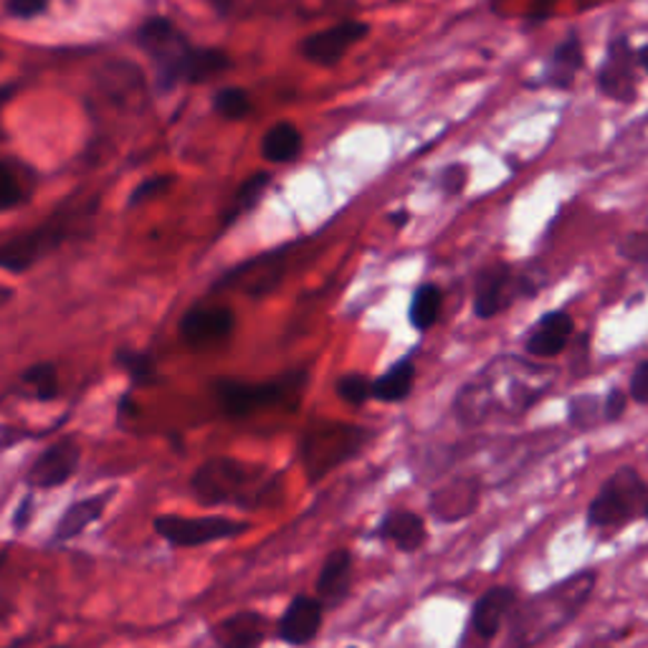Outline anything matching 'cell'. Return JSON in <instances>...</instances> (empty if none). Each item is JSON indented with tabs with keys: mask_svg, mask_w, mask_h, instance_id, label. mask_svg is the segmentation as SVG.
Wrapping results in <instances>:
<instances>
[{
	"mask_svg": "<svg viewBox=\"0 0 648 648\" xmlns=\"http://www.w3.org/2000/svg\"><path fill=\"white\" fill-rule=\"evenodd\" d=\"M29 514H31V499H26L23 507L18 509V517H16V527H18V530H23V527L29 524Z\"/></svg>",
	"mask_w": 648,
	"mask_h": 648,
	"instance_id": "39",
	"label": "cell"
},
{
	"mask_svg": "<svg viewBox=\"0 0 648 648\" xmlns=\"http://www.w3.org/2000/svg\"><path fill=\"white\" fill-rule=\"evenodd\" d=\"M443 310V292L436 284H421L419 289L413 292L409 320L413 324V330L429 332L433 324L439 322Z\"/></svg>",
	"mask_w": 648,
	"mask_h": 648,
	"instance_id": "24",
	"label": "cell"
},
{
	"mask_svg": "<svg viewBox=\"0 0 648 648\" xmlns=\"http://www.w3.org/2000/svg\"><path fill=\"white\" fill-rule=\"evenodd\" d=\"M81 449L73 441L53 443L51 449H46L36 464L29 471V484L36 489H53L61 487L63 481H69L73 471L79 467Z\"/></svg>",
	"mask_w": 648,
	"mask_h": 648,
	"instance_id": "14",
	"label": "cell"
},
{
	"mask_svg": "<svg viewBox=\"0 0 648 648\" xmlns=\"http://www.w3.org/2000/svg\"><path fill=\"white\" fill-rule=\"evenodd\" d=\"M624 413H626V395L620 393V391H616V387H613V391H610L606 395V401H603V421L613 423Z\"/></svg>",
	"mask_w": 648,
	"mask_h": 648,
	"instance_id": "37",
	"label": "cell"
},
{
	"mask_svg": "<svg viewBox=\"0 0 648 648\" xmlns=\"http://www.w3.org/2000/svg\"><path fill=\"white\" fill-rule=\"evenodd\" d=\"M636 63H641V67L648 71V46H644V49H638V53H636Z\"/></svg>",
	"mask_w": 648,
	"mask_h": 648,
	"instance_id": "42",
	"label": "cell"
},
{
	"mask_svg": "<svg viewBox=\"0 0 648 648\" xmlns=\"http://www.w3.org/2000/svg\"><path fill=\"white\" fill-rule=\"evenodd\" d=\"M193 494L200 504H234L238 509H262L279 502L282 477L262 464L218 456L208 459L193 474Z\"/></svg>",
	"mask_w": 648,
	"mask_h": 648,
	"instance_id": "1",
	"label": "cell"
},
{
	"mask_svg": "<svg viewBox=\"0 0 648 648\" xmlns=\"http://www.w3.org/2000/svg\"><path fill=\"white\" fill-rule=\"evenodd\" d=\"M409 218H411L409 210H397V213H393V216H391L395 228H405V224H409Z\"/></svg>",
	"mask_w": 648,
	"mask_h": 648,
	"instance_id": "40",
	"label": "cell"
},
{
	"mask_svg": "<svg viewBox=\"0 0 648 648\" xmlns=\"http://www.w3.org/2000/svg\"><path fill=\"white\" fill-rule=\"evenodd\" d=\"M620 256L631 258V262L638 264H648V230H641V234H631L620 240L618 246Z\"/></svg>",
	"mask_w": 648,
	"mask_h": 648,
	"instance_id": "34",
	"label": "cell"
},
{
	"mask_svg": "<svg viewBox=\"0 0 648 648\" xmlns=\"http://www.w3.org/2000/svg\"><path fill=\"white\" fill-rule=\"evenodd\" d=\"M117 363L119 367L127 370L129 377H132L137 385H153L157 381L153 360L140 353V350H119Z\"/></svg>",
	"mask_w": 648,
	"mask_h": 648,
	"instance_id": "28",
	"label": "cell"
},
{
	"mask_svg": "<svg viewBox=\"0 0 648 648\" xmlns=\"http://www.w3.org/2000/svg\"><path fill=\"white\" fill-rule=\"evenodd\" d=\"M252 530V524L228 517H180L163 514L155 520V532L178 548H198V544L230 540Z\"/></svg>",
	"mask_w": 648,
	"mask_h": 648,
	"instance_id": "8",
	"label": "cell"
},
{
	"mask_svg": "<svg viewBox=\"0 0 648 648\" xmlns=\"http://www.w3.org/2000/svg\"><path fill=\"white\" fill-rule=\"evenodd\" d=\"M23 200V183L11 165L0 163V210H11Z\"/></svg>",
	"mask_w": 648,
	"mask_h": 648,
	"instance_id": "32",
	"label": "cell"
},
{
	"mask_svg": "<svg viewBox=\"0 0 648 648\" xmlns=\"http://www.w3.org/2000/svg\"><path fill=\"white\" fill-rule=\"evenodd\" d=\"M572 332H576V322H572L568 312H548L527 335L524 350L540 360L558 357L568 347Z\"/></svg>",
	"mask_w": 648,
	"mask_h": 648,
	"instance_id": "15",
	"label": "cell"
},
{
	"mask_svg": "<svg viewBox=\"0 0 648 648\" xmlns=\"http://www.w3.org/2000/svg\"><path fill=\"white\" fill-rule=\"evenodd\" d=\"M367 33H370L367 23H360V21L337 23L327 31H320L310 36V39H304L302 53H304V59H310L312 63H320V67H335V63L345 57L350 46L363 41Z\"/></svg>",
	"mask_w": 648,
	"mask_h": 648,
	"instance_id": "11",
	"label": "cell"
},
{
	"mask_svg": "<svg viewBox=\"0 0 648 648\" xmlns=\"http://www.w3.org/2000/svg\"><path fill=\"white\" fill-rule=\"evenodd\" d=\"M49 0H8V8H11L13 16L21 18H33L46 11Z\"/></svg>",
	"mask_w": 648,
	"mask_h": 648,
	"instance_id": "38",
	"label": "cell"
},
{
	"mask_svg": "<svg viewBox=\"0 0 648 648\" xmlns=\"http://www.w3.org/2000/svg\"><path fill=\"white\" fill-rule=\"evenodd\" d=\"M582 43L578 36H570V39H564L558 49H554V59H552V69H550V81L554 87L560 89H570L572 87V79H576V73L582 69Z\"/></svg>",
	"mask_w": 648,
	"mask_h": 648,
	"instance_id": "25",
	"label": "cell"
},
{
	"mask_svg": "<svg viewBox=\"0 0 648 648\" xmlns=\"http://www.w3.org/2000/svg\"><path fill=\"white\" fill-rule=\"evenodd\" d=\"M3 560H6V552H3V554H0V562H3Z\"/></svg>",
	"mask_w": 648,
	"mask_h": 648,
	"instance_id": "46",
	"label": "cell"
},
{
	"mask_svg": "<svg viewBox=\"0 0 648 648\" xmlns=\"http://www.w3.org/2000/svg\"><path fill=\"white\" fill-rule=\"evenodd\" d=\"M377 537L401 552H419L429 540V530H425L423 517L409 512V509H395L383 517Z\"/></svg>",
	"mask_w": 648,
	"mask_h": 648,
	"instance_id": "16",
	"label": "cell"
},
{
	"mask_svg": "<svg viewBox=\"0 0 648 648\" xmlns=\"http://www.w3.org/2000/svg\"><path fill=\"white\" fill-rule=\"evenodd\" d=\"M11 294H13L11 289H0V304H3V302H6L8 296H11Z\"/></svg>",
	"mask_w": 648,
	"mask_h": 648,
	"instance_id": "44",
	"label": "cell"
},
{
	"mask_svg": "<svg viewBox=\"0 0 648 648\" xmlns=\"http://www.w3.org/2000/svg\"><path fill=\"white\" fill-rule=\"evenodd\" d=\"M494 411V395L489 391L484 377L474 383H467L459 395L453 397V413L464 425H481Z\"/></svg>",
	"mask_w": 648,
	"mask_h": 648,
	"instance_id": "19",
	"label": "cell"
},
{
	"mask_svg": "<svg viewBox=\"0 0 648 648\" xmlns=\"http://www.w3.org/2000/svg\"><path fill=\"white\" fill-rule=\"evenodd\" d=\"M268 183H272V175H268V173H256L244 185H240V190L236 193V200H234V210H230L228 220H234L236 216H240V213L252 210L256 206V203H258V198L264 196V190L268 188Z\"/></svg>",
	"mask_w": 648,
	"mask_h": 648,
	"instance_id": "31",
	"label": "cell"
},
{
	"mask_svg": "<svg viewBox=\"0 0 648 648\" xmlns=\"http://www.w3.org/2000/svg\"><path fill=\"white\" fill-rule=\"evenodd\" d=\"M13 89H16V87H6V89H0V107H3V101L13 95Z\"/></svg>",
	"mask_w": 648,
	"mask_h": 648,
	"instance_id": "43",
	"label": "cell"
},
{
	"mask_svg": "<svg viewBox=\"0 0 648 648\" xmlns=\"http://www.w3.org/2000/svg\"><path fill=\"white\" fill-rule=\"evenodd\" d=\"M350 586H353V552H330L317 578V598L322 606H340L347 598Z\"/></svg>",
	"mask_w": 648,
	"mask_h": 648,
	"instance_id": "17",
	"label": "cell"
},
{
	"mask_svg": "<svg viewBox=\"0 0 648 648\" xmlns=\"http://www.w3.org/2000/svg\"><path fill=\"white\" fill-rule=\"evenodd\" d=\"M636 53L631 51L626 39H616L610 43L608 57L603 61V67L598 71V89L603 91L608 99L624 101V105H631L636 99Z\"/></svg>",
	"mask_w": 648,
	"mask_h": 648,
	"instance_id": "10",
	"label": "cell"
},
{
	"mask_svg": "<svg viewBox=\"0 0 648 648\" xmlns=\"http://www.w3.org/2000/svg\"><path fill=\"white\" fill-rule=\"evenodd\" d=\"M373 431L353 423L317 421L310 423L300 441V459L310 481H320L365 449Z\"/></svg>",
	"mask_w": 648,
	"mask_h": 648,
	"instance_id": "4",
	"label": "cell"
},
{
	"mask_svg": "<svg viewBox=\"0 0 648 648\" xmlns=\"http://www.w3.org/2000/svg\"><path fill=\"white\" fill-rule=\"evenodd\" d=\"M112 497H115V489H109V492H105V494H97V497L81 499V502H73L59 520V527H57L59 540H71V537H77V534L85 532L91 522L99 520L101 512H105L107 502Z\"/></svg>",
	"mask_w": 648,
	"mask_h": 648,
	"instance_id": "20",
	"label": "cell"
},
{
	"mask_svg": "<svg viewBox=\"0 0 648 648\" xmlns=\"http://www.w3.org/2000/svg\"><path fill=\"white\" fill-rule=\"evenodd\" d=\"M648 502V484L634 467L618 469L588 507V524L598 527H624L634 517L644 514Z\"/></svg>",
	"mask_w": 648,
	"mask_h": 648,
	"instance_id": "5",
	"label": "cell"
},
{
	"mask_svg": "<svg viewBox=\"0 0 648 648\" xmlns=\"http://www.w3.org/2000/svg\"><path fill=\"white\" fill-rule=\"evenodd\" d=\"M517 592L509 586H494L481 596L474 608H471L469 628L474 631L479 641H492L502 631L509 616L514 613Z\"/></svg>",
	"mask_w": 648,
	"mask_h": 648,
	"instance_id": "12",
	"label": "cell"
},
{
	"mask_svg": "<svg viewBox=\"0 0 648 648\" xmlns=\"http://www.w3.org/2000/svg\"><path fill=\"white\" fill-rule=\"evenodd\" d=\"M568 419L576 429H592L598 419H603V403H600L596 395L570 397Z\"/></svg>",
	"mask_w": 648,
	"mask_h": 648,
	"instance_id": "29",
	"label": "cell"
},
{
	"mask_svg": "<svg viewBox=\"0 0 648 648\" xmlns=\"http://www.w3.org/2000/svg\"><path fill=\"white\" fill-rule=\"evenodd\" d=\"M598 576L592 570H582L578 576L558 582L548 590L537 592L524 606L512 613V628H509V641L517 646H534L560 634L564 626L572 624L588 603L596 588Z\"/></svg>",
	"mask_w": 648,
	"mask_h": 648,
	"instance_id": "2",
	"label": "cell"
},
{
	"mask_svg": "<svg viewBox=\"0 0 648 648\" xmlns=\"http://www.w3.org/2000/svg\"><path fill=\"white\" fill-rule=\"evenodd\" d=\"M73 224H79V216L73 218L71 213L63 210L51 220H46L41 228L31 230V234L8 240V244L0 246V268L13 274L29 272L39 258L61 246V240L71 234Z\"/></svg>",
	"mask_w": 648,
	"mask_h": 648,
	"instance_id": "7",
	"label": "cell"
},
{
	"mask_svg": "<svg viewBox=\"0 0 648 648\" xmlns=\"http://www.w3.org/2000/svg\"><path fill=\"white\" fill-rule=\"evenodd\" d=\"M230 3H234V0H210V6L216 8L218 13H228V8H230Z\"/></svg>",
	"mask_w": 648,
	"mask_h": 648,
	"instance_id": "41",
	"label": "cell"
},
{
	"mask_svg": "<svg viewBox=\"0 0 648 648\" xmlns=\"http://www.w3.org/2000/svg\"><path fill=\"white\" fill-rule=\"evenodd\" d=\"M213 107H216V112L226 119H244L252 112V99H248L244 89L228 87L218 91L216 99H213Z\"/></svg>",
	"mask_w": 648,
	"mask_h": 648,
	"instance_id": "30",
	"label": "cell"
},
{
	"mask_svg": "<svg viewBox=\"0 0 648 648\" xmlns=\"http://www.w3.org/2000/svg\"><path fill=\"white\" fill-rule=\"evenodd\" d=\"M173 178H163V175H155V178H147L145 183H140L135 188L132 196H129V206H140V203L145 200H150L155 196H160L163 190H168V185H170Z\"/></svg>",
	"mask_w": 648,
	"mask_h": 648,
	"instance_id": "35",
	"label": "cell"
},
{
	"mask_svg": "<svg viewBox=\"0 0 648 648\" xmlns=\"http://www.w3.org/2000/svg\"><path fill=\"white\" fill-rule=\"evenodd\" d=\"M631 397L638 405H648V360H644V363L634 370Z\"/></svg>",
	"mask_w": 648,
	"mask_h": 648,
	"instance_id": "36",
	"label": "cell"
},
{
	"mask_svg": "<svg viewBox=\"0 0 648 648\" xmlns=\"http://www.w3.org/2000/svg\"><path fill=\"white\" fill-rule=\"evenodd\" d=\"M302 153V132L292 122L274 125L262 140V155L268 163H292Z\"/></svg>",
	"mask_w": 648,
	"mask_h": 648,
	"instance_id": "22",
	"label": "cell"
},
{
	"mask_svg": "<svg viewBox=\"0 0 648 648\" xmlns=\"http://www.w3.org/2000/svg\"><path fill=\"white\" fill-rule=\"evenodd\" d=\"M415 381V365L411 357L397 360V363L383 373L377 381H373V397L381 403H403L413 391Z\"/></svg>",
	"mask_w": 648,
	"mask_h": 648,
	"instance_id": "21",
	"label": "cell"
},
{
	"mask_svg": "<svg viewBox=\"0 0 648 648\" xmlns=\"http://www.w3.org/2000/svg\"><path fill=\"white\" fill-rule=\"evenodd\" d=\"M310 385V370H292L276 381L268 383H240V381H216L213 383V393L220 411L234 419H244L256 411L266 409H296L300 397Z\"/></svg>",
	"mask_w": 648,
	"mask_h": 648,
	"instance_id": "3",
	"label": "cell"
},
{
	"mask_svg": "<svg viewBox=\"0 0 648 648\" xmlns=\"http://www.w3.org/2000/svg\"><path fill=\"white\" fill-rule=\"evenodd\" d=\"M644 517L648 520V502H646V507H644Z\"/></svg>",
	"mask_w": 648,
	"mask_h": 648,
	"instance_id": "45",
	"label": "cell"
},
{
	"mask_svg": "<svg viewBox=\"0 0 648 648\" xmlns=\"http://www.w3.org/2000/svg\"><path fill=\"white\" fill-rule=\"evenodd\" d=\"M324 618L320 598L296 596L279 620V638L289 646H307L317 638Z\"/></svg>",
	"mask_w": 648,
	"mask_h": 648,
	"instance_id": "13",
	"label": "cell"
},
{
	"mask_svg": "<svg viewBox=\"0 0 648 648\" xmlns=\"http://www.w3.org/2000/svg\"><path fill=\"white\" fill-rule=\"evenodd\" d=\"M23 383L33 385L41 401H53L59 395V373L51 363H36L23 373Z\"/></svg>",
	"mask_w": 648,
	"mask_h": 648,
	"instance_id": "26",
	"label": "cell"
},
{
	"mask_svg": "<svg viewBox=\"0 0 648 648\" xmlns=\"http://www.w3.org/2000/svg\"><path fill=\"white\" fill-rule=\"evenodd\" d=\"M335 391L340 395V401L353 405V409H360V405H365L370 397H373V381H367V377L360 373H347L337 377Z\"/></svg>",
	"mask_w": 648,
	"mask_h": 648,
	"instance_id": "27",
	"label": "cell"
},
{
	"mask_svg": "<svg viewBox=\"0 0 648 648\" xmlns=\"http://www.w3.org/2000/svg\"><path fill=\"white\" fill-rule=\"evenodd\" d=\"M467 183H469V170L459 163L443 168L439 175V185H441V190L446 193V196H461V193H464V188H467Z\"/></svg>",
	"mask_w": 648,
	"mask_h": 648,
	"instance_id": "33",
	"label": "cell"
},
{
	"mask_svg": "<svg viewBox=\"0 0 648 648\" xmlns=\"http://www.w3.org/2000/svg\"><path fill=\"white\" fill-rule=\"evenodd\" d=\"M236 317L228 307L220 304H196L183 314L180 320V337L190 347H213L220 345L234 332Z\"/></svg>",
	"mask_w": 648,
	"mask_h": 648,
	"instance_id": "9",
	"label": "cell"
},
{
	"mask_svg": "<svg viewBox=\"0 0 648 648\" xmlns=\"http://www.w3.org/2000/svg\"><path fill=\"white\" fill-rule=\"evenodd\" d=\"M230 67V59L218 49H188L180 61V81H208L216 73L226 71Z\"/></svg>",
	"mask_w": 648,
	"mask_h": 648,
	"instance_id": "23",
	"label": "cell"
},
{
	"mask_svg": "<svg viewBox=\"0 0 648 648\" xmlns=\"http://www.w3.org/2000/svg\"><path fill=\"white\" fill-rule=\"evenodd\" d=\"M266 618L254 610H244L213 626V638L226 648H254L266 638Z\"/></svg>",
	"mask_w": 648,
	"mask_h": 648,
	"instance_id": "18",
	"label": "cell"
},
{
	"mask_svg": "<svg viewBox=\"0 0 648 648\" xmlns=\"http://www.w3.org/2000/svg\"><path fill=\"white\" fill-rule=\"evenodd\" d=\"M540 282L530 274L514 272L504 262L489 264L481 268L474 284V314L481 320H492L499 312L512 307L522 296H532L540 292Z\"/></svg>",
	"mask_w": 648,
	"mask_h": 648,
	"instance_id": "6",
	"label": "cell"
}]
</instances>
